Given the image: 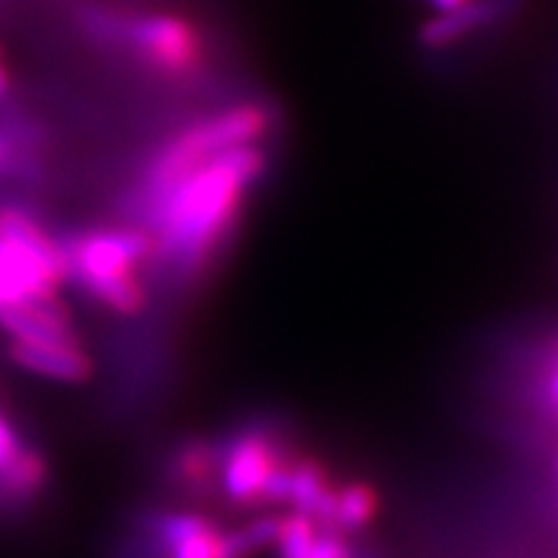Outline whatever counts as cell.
I'll list each match as a JSON object with an SVG mask.
<instances>
[{"label":"cell","mask_w":558,"mask_h":558,"mask_svg":"<svg viewBox=\"0 0 558 558\" xmlns=\"http://www.w3.org/2000/svg\"><path fill=\"white\" fill-rule=\"evenodd\" d=\"M378 509V494L367 484H347L333 488L331 527L333 530H362L367 527Z\"/></svg>","instance_id":"cell-11"},{"label":"cell","mask_w":558,"mask_h":558,"mask_svg":"<svg viewBox=\"0 0 558 558\" xmlns=\"http://www.w3.org/2000/svg\"><path fill=\"white\" fill-rule=\"evenodd\" d=\"M279 437L267 427H246L218 452L220 484L226 499L239 507L271 505L277 478L288 469Z\"/></svg>","instance_id":"cell-5"},{"label":"cell","mask_w":558,"mask_h":558,"mask_svg":"<svg viewBox=\"0 0 558 558\" xmlns=\"http://www.w3.org/2000/svg\"><path fill=\"white\" fill-rule=\"evenodd\" d=\"M9 354L16 365L62 383H83L90 378V369H94L83 344L11 339Z\"/></svg>","instance_id":"cell-9"},{"label":"cell","mask_w":558,"mask_h":558,"mask_svg":"<svg viewBox=\"0 0 558 558\" xmlns=\"http://www.w3.org/2000/svg\"><path fill=\"white\" fill-rule=\"evenodd\" d=\"M78 21L90 39L130 52L166 78H190L207 62V41L197 24L177 13H128L88 3Z\"/></svg>","instance_id":"cell-4"},{"label":"cell","mask_w":558,"mask_h":558,"mask_svg":"<svg viewBox=\"0 0 558 558\" xmlns=\"http://www.w3.org/2000/svg\"><path fill=\"white\" fill-rule=\"evenodd\" d=\"M556 478H558V460H556Z\"/></svg>","instance_id":"cell-17"},{"label":"cell","mask_w":558,"mask_h":558,"mask_svg":"<svg viewBox=\"0 0 558 558\" xmlns=\"http://www.w3.org/2000/svg\"><path fill=\"white\" fill-rule=\"evenodd\" d=\"M520 5L522 0H469L456 11L435 13L429 21H424L418 26L416 39L424 50H450L473 34L492 29L505 19H512Z\"/></svg>","instance_id":"cell-7"},{"label":"cell","mask_w":558,"mask_h":558,"mask_svg":"<svg viewBox=\"0 0 558 558\" xmlns=\"http://www.w3.org/2000/svg\"><path fill=\"white\" fill-rule=\"evenodd\" d=\"M21 445L24 442H21L16 429L11 427L9 418H5L3 411H0V465L9 463V460L21 450Z\"/></svg>","instance_id":"cell-13"},{"label":"cell","mask_w":558,"mask_h":558,"mask_svg":"<svg viewBox=\"0 0 558 558\" xmlns=\"http://www.w3.org/2000/svg\"><path fill=\"white\" fill-rule=\"evenodd\" d=\"M550 396H554V401L558 403V362H556L554 375H550Z\"/></svg>","instance_id":"cell-16"},{"label":"cell","mask_w":558,"mask_h":558,"mask_svg":"<svg viewBox=\"0 0 558 558\" xmlns=\"http://www.w3.org/2000/svg\"><path fill=\"white\" fill-rule=\"evenodd\" d=\"M65 279L104 308L135 316L148 303L137 269L153 256V235L140 226L90 228L60 239Z\"/></svg>","instance_id":"cell-3"},{"label":"cell","mask_w":558,"mask_h":558,"mask_svg":"<svg viewBox=\"0 0 558 558\" xmlns=\"http://www.w3.org/2000/svg\"><path fill=\"white\" fill-rule=\"evenodd\" d=\"M275 124L267 104L243 101L226 107L215 114L202 117L199 122L186 124L184 130L173 132L160 148L153 153L140 173L137 184L132 186L124 199V213L145 228V222L158 207V202L179 184L186 173L207 163L220 153L243 148V145H259Z\"/></svg>","instance_id":"cell-2"},{"label":"cell","mask_w":558,"mask_h":558,"mask_svg":"<svg viewBox=\"0 0 558 558\" xmlns=\"http://www.w3.org/2000/svg\"><path fill=\"white\" fill-rule=\"evenodd\" d=\"M0 329L11 339L58 341V344H81L73 320L58 295L26 298L0 311Z\"/></svg>","instance_id":"cell-8"},{"label":"cell","mask_w":558,"mask_h":558,"mask_svg":"<svg viewBox=\"0 0 558 558\" xmlns=\"http://www.w3.org/2000/svg\"><path fill=\"white\" fill-rule=\"evenodd\" d=\"M140 543V554L153 558H243L235 533H222L197 512L156 514L145 522Z\"/></svg>","instance_id":"cell-6"},{"label":"cell","mask_w":558,"mask_h":558,"mask_svg":"<svg viewBox=\"0 0 558 558\" xmlns=\"http://www.w3.org/2000/svg\"><path fill=\"white\" fill-rule=\"evenodd\" d=\"M9 86H11V81H9V73H5V68L0 65V99H3V96L9 94Z\"/></svg>","instance_id":"cell-15"},{"label":"cell","mask_w":558,"mask_h":558,"mask_svg":"<svg viewBox=\"0 0 558 558\" xmlns=\"http://www.w3.org/2000/svg\"><path fill=\"white\" fill-rule=\"evenodd\" d=\"M215 469H218V450L205 442H186L171 456L169 476L184 486H202Z\"/></svg>","instance_id":"cell-12"},{"label":"cell","mask_w":558,"mask_h":558,"mask_svg":"<svg viewBox=\"0 0 558 558\" xmlns=\"http://www.w3.org/2000/svg\"><path fill=\"white\" fill-rule=\"evenodd\" d=\"M463 3H469V0H427V5L435 13H448V11H456L460 9Z\"/></svg>","instance_id":"cell-14"},{"label":"cell","mask_w":558,"mask_h":558,"mask_svg":"<svg viewBox=\"0 0 558 558\" xmlns=\"http://www.w3.org/2000/svg\"><path fill=\"white\" fill-rule=\"evenodd\" d=\"M264 171L267 153L259 143L220 153L186 173L145 222L158 275L177 284L197 279L239 226L248 192Z\"/></svg>","instance_id":"cell-1"},{"label":"cell","mask_w":558,"mask_h":558,"mask_svg":"<svg viewBox=\"0 0 558 558\" xmlns=\"http://www.w3.org/2000/svg\"><path fill=\"white\" fill-rule=\"evenodd\" d=\"M275 543L279 558H354L352 546L341 538V530L318 525L300 512L279 518Z\"/></svg>","instance_id":"cell-10"}]
</instances>
